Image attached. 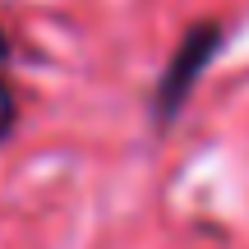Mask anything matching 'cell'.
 Wrapping results in <instances>:
<instances>
[{
    "instance_id": "3",
    "label": "cell",
    "mask_w": 249,
    "mask_h": 249,
    "mask_svg": "<svg viewBox=\"0 0 249 249\" xmlns=\"http://www.w3.org/2000/svg\"><path fill=\"white\" fill-rule=\"evenodd\" d=\"M0 60H9V42H5V33H0Z\"/></svg>"
},
{
    "instance_id": "2",
    "label": "cell",
    "mask_w": 249,
    "mask_h": 249,
    "mask_svg": "<svg viewBox=\"0 0 249 249\" xmlns=\"http://www.w3.org/2000/svg\"><path fill=\"white\" fill-rule=\"evenodd\" d=\"M14 120H18V102H14V88L0 79V143L14 134Z\"/></svg>"
},
{
    "instance_id": "1",
    "label": "cell",
    "mask_w": 249,
    "mask_h": 249,
    "mask_svg": "<svg viewBox=\"0 0 249 249\" xmlns=\"http://www.w3.org/2000/svg\"><path fill=\"white\" fill-rule=\"evenodd\" d=\"M217 46H222V28H217V23H198V28H189V33L180 37L176 55L166 60L157 88H152V111H157L161 124H171L180 111H185L189 92H194L198 74L208 70V60L217 55Z\"/></svg>"
}]
</instances>
